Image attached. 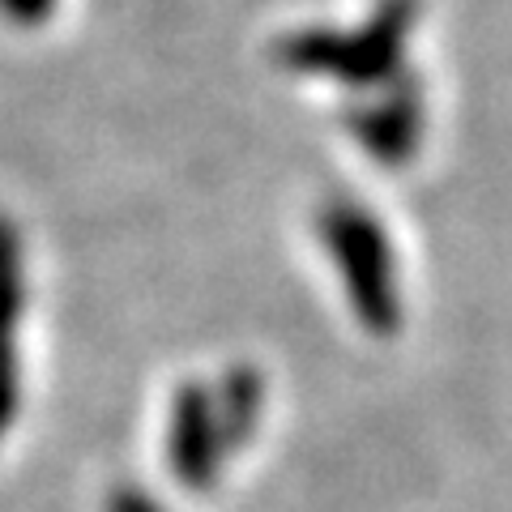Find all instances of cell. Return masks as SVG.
I'll return each instance as SVG.
<instances>
[{"label": "cell", "mask_w": 512, "mask_h": 512, "mask_svg": "<svg viewBox=\"0 0 512 512\" xmlns=\"http://www.w3.org/2000/svg\"><path fill=\"white\" fill-rule=\"evenodd\" d=\"M0 9H5L13 22L30 26V22H43L47 13L56 9V0H0Z\"/></svg>", "instance_id": "cell-7"}, {"label": "cell", "mask_w": 512, "mask_h": 512, "mask_svg": "<svg viewBox=\"0 0 512 512\" xmlns=\"http://www.w3.org/2000/svg\"><path fill=\"white\" fill-rule=\"evenodd\" d=\"M414 18L410 0H389L359 30H299L278 47V60L295 73L338 77L346 86H372L402 60V39Z\"/></svg>", "instance_id": "cell-1"}, {"label": "cell", "mask_w": 512, "mask_h": 512, "mask_svg": "<svg viewBox=\"0 0 512 512\" xmlns=\"http://www.w3.org/2000/svg\"><path fill=\"white\" fill-rule=\"evenodd\" d=\"M218 410V431H222V448L244 444V436L256 423V410H261V380H256L252 367H239L222 380V393L214 397Z\"/></svg>", "instance_id": "cell-6"}, {"label": "cell", "mask_w": 512, "mask_h": 512, "mask_svg": "<svg viewBox=\"0 0 512 512\" xmlns=\"http://www.w3.org/2000/svg\"><path fill=\"white\" fill-rule=\"evenodd\" d=\"M18 316H22V252L18 231L0 218V436L18 414Z\"/></svg>", "instance_id": "cell-4"}, {"label": "cell", "mask_w": 512, "mask_h": 512, "mask_svg": "<svg viewBox=\"0 0 512 512\" xmlns=\"http://www.w3.org/2000/svg\"><path fill=\"white\" fill-rule=\"evenodd\" d=\"M222 431L214 397L201 384H184L171 406V431H167V461L184 487L201 491L214 483L218 461H222Z\"/></svg>", "instance_id": "cell-3"}, {"label": "cell", "mask_w": 512, "mask_h": 512, "mask_svg": "<svg viewBox=\"0 0 512 512\" xmlns=\"http://www.w3.org/2000/svg\"><path fill=\"white\" fill-rule=\"evenodd\" d=\"M320 235H325V248L342 274L355 316L372 333H389L402 308H397L393 256L376 218L363 214L355 201H329L320 214Z\"/></svg>", "instance_id": "cell-2"}, {"label": "cell", "mask_w": 512, "mask_h": 512, "mask_svg": "<svg viewBox=\"0 0 512 512\" xmlns=\"http://www.w3.org/2000/svg\"><path fill=\"white\" fill-rule=\"evenodd\" d=\"M350 124H355L359 146L372 158H384V163H397L414 146V107L402 99H393L384 107H367Z\"/></svg>", "instance_id": "cell-5"}]
</instances>
